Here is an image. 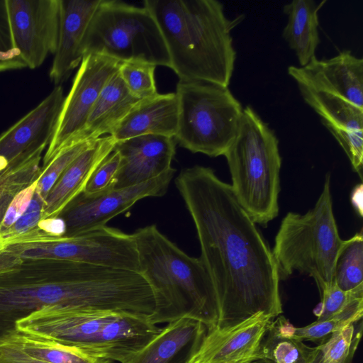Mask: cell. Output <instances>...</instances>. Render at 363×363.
Here are the masks:
<instances>
[{
    "instance_id": "cell-11",
    "label": "cell",
    "mask_w": 363,
    "mask_h": 363,
    "mask_svg": "<svg viewBox=\"0 0 363 363\" xmlns=\"http://www.w3.org/2000/svg\"><path fill=\"white\" fill-rule=\"evenodd\" d=\"M122 62L94 53L84 55L65 96L53 137L43 159L45 166L63 147L82 140V133L89 112L108 80L118 72Z\"/></svg>"
},
{
    "instance_id": "cell-22",
    "label": "cell",
    "mask_w": 363,
    "mask_h": 363,
    "mask_svg": "<svg viewBox=\"0 0 363 363\" xmlns=\"http://www.w3.org/2000/svg\"><path fill=\"white\" fill-rule=\"evenodd\" d=\"M326 0H294L284 6L287 16L282 36L298 58L300 67L306 65L315 57L320 43L318 12Z\"/></svg>"
},
{
    "instance_id": "cell-26",
    "label": "cell",
    "mask_w": 363,
    "mask_h": 363,
    "mask_svg": "<svg viewBox=\"0 0 363 363\" xmlns=\"http://www.w3.org/2000/svg\"><path fill=\"white\" fill-rule=\"evenodd\" d=\"M362 332V320L333 333L315 347L311 363H351Z\"/></svg>"
},
{
    "instance_id": "cell-17",
    "label": "cell",
    "mask_w": 363,
    "mask_h": 363,
    "mask_svg": "<svg viewBox=\"0 0 363 363\" xmlns=\"http://www.w3.org/2000/svg\"><path fill=\"white\" fill-rule=\"evenodd\" d=\"M101 0H60V15L57 45L50 70L56 85L65 82L79 66L84 43L91 21Z\"/></svg>"
},
{
    "instance_id": "cell-7",
    "label": "cell",
    "mask_w": 363,
    "mask_h": 363,
    "mask_svg": "<svg viewBox=\"0 0 363 363\" xmlns=\"http://www.w3.org/2000/svg\"><path fill=\"white\" fill-rule=\"evenodd\" d=\"M176 143L193 153L225 155L234 140L243 108L228 86L201 80H179Z\"/></svg>"
},
{
    "instance_id": "cell-12",
    "label": "cell",
    "mask_w": 363,
    "mask_h": 363,
    "mask_svg": "<svg viewBox=\"0 0 363 363\" xmlns=\"http://www.w3.org/2000/svg\"><path fill=\"white\" fill-rule=\"evenodd\" d=\"M176 169L172 167L160 176L106 194L88 196L80 194L71 201L60 215L65 226L64 236L80 235L104 226L115 216L129 209L146 197L164 195Z\"/></svg>"
},
{
    "instance_id": "cell-21",
    "label": "cell",
    "mask_w": 363,
    "mask_h": 363,
    "mask_svg": "<svg viewBox=\"0 0 363 363\" xmlns=\"http://www.w3.org/2000/svg\"><path fill=\"white\" fill-rule=\"evenodd\" d=\"M139 101L128 91L118 70L104 86L92 106L81 138L96 140L109 135Z\"/></svg>"
},
{
    "instance_id": "cell-33",
    "label": "cell",
    "mask_w": 363,
    "mask_h": 363,
    "mask_svg": "<svg viewBox=\"0 0 363 363\" xmlns=\"http://www.w3.org/2000/svg\"><path fill=\"white\" fill-rule=\"evenodd\" d=\"M43 208L44 199L35 191L28 208L0 238V244L12 240L34 228L43 218Z\"/></svg>"
},
{
    "instance_id": "cell-36",
    "label": "cell",
    "mask_w": 363,
    "mask_h": 363,
    "mask_svg": "<svg viewBox=\"0 0 363 363\" xmlns=\"http://www.w3.org/2000/svg\"><path fill=\"white\" fill-rule=\"evenodd\" d=\"M362 184L357 185L351 195V201L357 213L362 216Z\"/></svg>"
},
{
    "instance_id": "cell-6",
    "label": "cell",
    "mask_w": 363,
    "mask_h": 363,
    "mask_svg": "<svg viewBox=\"0 0 363 363\" xmlns=\"http://www.w3.org/2000/svg\"><path fill=\"white\" fill-rule=\"evenodd\" d=\"M333 211L330 174L313 208L289 212L282 219L272 250L279 281L297 272L312 277L320 293L334 283V269L343 243Z\"/></svg>"
},
{
    "instance_id": "cell-29",
    "label": "cell",
    "mask_w": 363,
    "mask_h": 363,
    "mask_svg": "<svg viewBox=\"0 0 363 363\" xmlns=\"http://www.w3.org/2000/svg\"><path fill=\"white\" fill-rule=\"evenodd\" d=\"M156 65L142 60L122 62L118 73L128 91L143 99L157 94L155 79Z\"/></svg>"
},
{
    "instance_id": "cell-31",
    "label": "cell",
    "mask_w": 363,
    "mask_h": 363,
    "mask_svg": "<svg viewBox=\"0 0 363 363\" xmlns=\"http://www.w3.org/2000/svg\"><path fill=\"white\" fill-rule=\"evenodd\" d=\"M26 67L13 43L6 0H0V72Z\"/></svg>"
},
{
    "instance_id": "cell-4",
    "label": "cell",
    "mask_w": 363,
    "mask_h": 363,
    "mask_svg": "<svg viewBox=\"0 0 363 363\" xmlns=\"http://www.w3.org/2000/svg\"><path fill=\"white\" fill-rule=\"evenodd\" d=\"M133 235L139 272L155 298V311L150 321L157 325L189 317L202 322L208 330L214 328L218 315L217 297L201 258L188 255L155 225Z\"/></svg>"
},
{
    "instance_id": "cell-30",
    "label": "cell",
    "mask_w": 363,
    "mask_h": 363,
    "mask_svg": "<svg viewBox=\"0 0 363 363\" xmlns=\"http://www.w3.org/2000/svg\"><path fill=\"white\" fill-rule=\"evenodd\" d=\"M120 164V155L113 150L94 171L82 194L94 196L114 189Z\"/></svg>"
},
{
    "instance_id": "cell-23",
    "label": "cell",
    "mask_w": 363,
    "mask_h": 363,
    "mask_svg": "<svg viewBox=\"0 0 363 363\" xmlns=\"http://www.w3.org/2000/svg\"><path fill=\"white\" fill-rule=\"evenodd\" d=\"M362 314L363 288H360L340 313L325 320H316L301 328L294 327L284 316H277L273 318V320L279 331L283 335L318 345L333 333L350 323L362 320Z\"/></svg>"
},
{
    "instance_id": "cell-2",
    "label": "cell",
    "mask_w": 363,
    "mask_h": 363,
    "mask_svg": "<svg viewBox=\"0 0 363 363\" xmlns=\"http://www.w3.org/2000/svg\"><path fill=\"white\" fill-rule=\"evenodd\" d=\"M123 296L121 276L115 268L56 259L26 262L0 274V338L43 308L114 313Z\"/></svg>"
},
{
    "instance_id": "cell-9",
    "label": "cell",
    "mask_w": 363,
    "mask_h": 363,
    "mask_svg": "<svg viewBox=\"0 0 363 363\" xmlns=\"http://www.w3.org/2000/svg\"><path fill=\"white\" fill-rule=\"evenodd\" d=\"M0 251L11 270L28 261L56 259L139 271L133 235L106 225L71 237L13 240Z\"/></svg>"
},
{
    "instance_id": "cell-24",
    "label": "cell",
    "mask_w": 363,
    "mask_h": 363,
    "mask_svg": "<svg viewBox=\"0 0 363 363\" xmlns=\"http://www.w3.org/2000/svg\"><path fill=\"white\" fill-rule=\"evenodd\" d=\"M0 340L35 359L47 363H98L101 360L76 348L16 328Z\"/></svg>"
},
{
    "instance_id": "cell-15",
    "label": "cell",
    "mask_w": 363,
    "mask_h": 363,
    "mask_svg": "<svg viewBox=\"0 0 363 363\" xmlns=\"http://www.w3.org/2000/svg\"><path fill=\"white\" fill-rule=\"evenodd\" d=\"M272 319L258 313L235 325L207 330L191 363H253Z\"/></svg>"
},
{
    "instance_id": "cell-3",
    "label": "cell",
    "mask_w": 363,
    "mask_h": 363,
    "mask_svg": "<svg viewBox=\"0 0 363 363\" xmlns=\"http://www.w3.org/2000/svg\"><path fill=\"white\" fill-rule=\"evenodd\" d=\"M143 6L160 28L179 80L228 86L236 60L231 32L244 15L228 18L216 0H145Z\"/></svg>"
},
{
    "instance_id": "cell-20",
    "label": "cell",
    "mask_w": 363,
    "mask_h": 363,
    "mask_svg": "<svg viewBox=\"0 0 363 363\" xmlns=\"http://www.w3.org/2000/svg\"><path fill=\"white\" fill-rule=\"evenodd\" d=\"M178 124L175 93L140 99L109 134L117 142L145 135L174 138Z\"/></svg>"
},
{
    "instance_id": "cell-18",
    "label": "cell",
    "mask_w": 363,
    "mask_h": 363,
    "mask_svg": "<svg viewBox=\"0 0 363 363\" xmlns=\"http://www.w3.org/2000/svg\"><path fill=\"white\" fill-rule=\"evenodd\" d=\"M207 330L202 322L189 317L168 323L125 363H191Z\"/></svg>"
},
{
    "instance_id": "cell-19",
    "label": "cell",
    "mask_w": 363,
    "mask_h": 363,
    "mask_svg": "<svg viewBox=\"0 0 363 363\" xmlns=\"http://www.w3.org/2000/svg\"><path fill=\"white\" fill-rule=\"evenodd\" d=\"M116 143L109 135L100 137L67 167L44 200L42 219L58 216L71 201L83 192L91 175L113 151Z\"/></svg>"
},
{
    "instance_id": "cell-34",
    "label": "cell",
    "mask_w": 363,
    "mask_h": 363,
    "mask_svg": "<svg viewBox=\"0 0 363 363\" xmlns=\"http://www.w3.org/2000/svg\"><path fill=\"white\" fill-rule=\"evenodd\" d=\"M36 184L37 179L13 198L0 225V238L25 212L33 198Z\"/></svg>"
},
{
    "instance_id": "cell-35",
    "label": "cell",
    "mask_w": 363,
    "mask_h": 363,
    "mask_svg": "<svg viewBox=\"0 0 363 363\" xmlns=\"http://www.w3.org/2000/svg\"><path fill=\"white\" fill-rule=\"evenodd\" d=\"M0 363H47L35 359L0 340ZM98 363H111L101 359Z\"/></svg>"
},
{
    "instance_id": "cell-14",
    "label": "cell",
    "mask_w": 363,
    "mask_h": 363,
    "mask_svg": "<svg viewBox=\"0 0 363 363\" xmlns=\"http://www.w3.org/2000/svg\"><path fill=\"white\" fill-rule=\"evenodd\" d=\"M64 100L62 87L56 86L37 106L0 135V169H6L48 147Z\"/></svg>"
},
{
    "instance_id": "cell-28",
    "label": "cell",
    "mask_w": 363,
    "mask_h": 363,
    "mask_svg": "<svg viewBox=\"0 0 363 363\" xmlns=\"http://www.w3.org/2000/svg\"><path fill=\"white\" fill-rule=\"evenodd\" d=\"M95 140H74L60 149L45 166H41L35 191L45 199L67 167Z\"/></svg>"
},
{
    "instance_id": "cell-1",
    "label": "cell",
    "mask_w": 363,
    "mask_h": 363,
    "mask_svg": "<svg viewBox=\"0 0 363 363\" xmlns=\"http://www.w3.org/2000/svg\"><path fill=\"white\" fill-rule=\"evenodd\" d=\"M175 183L216 291V326L235 325L258 313L279 316L283 310L272 251L230 185L200 165L182 169Z\"/></svg>"
},
{
    "instance_id": "cell-32",
    "label": "cell",
    "mask_w": 363,
    "mask_h": 363,
    "mask_svg": "<svg viewBox=\"0 0 363 363\" xmlns=\"http://www.w3.org/2000/svg\"><path fill=\"white\" fill-rule=\"evenodd\" d=\"M362 287L363 285L346 292L341 290L335 282L326 286L320 293V303L313 310L317 320H325L340 313L347 306L356 291Z\"/></svg>"
},
{
    "instance_id": "cell-16",
    "label": "cell",
    "mask_w": 363,
    "mask_h": 363,
    "mask_svg": "<svg viewBox=\"0 0 363 363\" xmlns=\"http://www.w3.org/2000/svg\"><path fill=\"white\" fill-rule=\"evenodd\" d=\"M174 138L145 135L117 142L113 150L121 157L114 189L155 179L172 168L176 153Z\"/></svg>"
},
{
    "instance_id": "cell-37",
    "label": "cell",
    "mask_w": 363,
    "mask_h": 363,
    "mask_svg": "<svg viewBox=\"0 0 363 363\" xmlns=\"http://www.w3.org/2000/svg\"><path fill=\"white\" fill-rule=\"evenodd\" d=\"M16 164H17L11 165L6 169H0V184L2 183L9 177V175L11 172L13 167Z\"/></svg>"
},
{
    "instance_id": "cell-27",
    "label": "cell",
    "mask_w": 363,
    "mask_h": 363,
    "mask_svg": "<svg viewBox=\"0 0 363 363\" xmlns=\"http://www.w3.org/2000/svg\"><path fill=\"white\" fill-rule=\"evenodd\" d=\"M334 282L341 290L346 292L363 285L362 230L343 241L335 261Z\"/></svg>"
},
{
    "instance_id": "cell-5",
    "label": "cell",
    "mask_w": 363,
    "mask_h": 363,
    "mask_svg": "<svg viewBox=\"0 0 363 363\" xmlns=\"http://www.w3.org/2000/svg\"><path fill=\"white\" fill-rule=\"evenodd\" d=\"M233 191L252 220L263 227L279 214L281 157L274 132L250 106L225 153Z\"/></svg>"
},
{
    "instance_id": "cell-8",
    "label": "cell",
    "mask_w": 363,
    "mask_h": 363,
    "mask_svg": "<svg viewBox=\"0 0 363 363\" xmlns=\"http://www.w3.org/2000/svg\"><path fill=\"white\" fill-rule=\"evenodd\" d=\"M83 52L170 67L166 44L150 11L117 0H101L88 28Z\"/></svg>"
},
{
    "instance_id": "cell-25",
    "label": "cell",
    "mask_w": 363,
    "mask_h": 363,
    "mask_svg": "<svg viewBox=\"0 0 363 363\" xmlns=\"http://www.w3.org/2000/svg\"><path fill=\"white\" fill-rule=\"evenodd\" d=\"M315 350V347L281 333L272 319L253 363H311Z\"/></svg>"
},
{
    "instance_id": "cell-10",
    "label": "cell",
    "mask_w": 363,
    "mask_h": 363,
    "mask_svg": "<svg viewBox=\"0 0 363 363\" xmlns=\"http://www.w3.org/2000/svg\"><path fill=\"white\" fill-rule=\"evenodd\" d=\"M297 86L304 101L320 116L362 179L363 84L333 76Z\"/></svg>"
},
{
    "instance_id": "cell-13",
    "label": "cell",
    "mask_w": 363,
    "mask_h": 363,
    "mask_svg": "<svg viewBox=\"0 0 363 363\" xmlns=\"http://www.w3.org/2000/svg\"><path fill=\"white\" fill-rule=\"evenodd\" d=\"M15 48L26 67L36 69L57 48L60 0H6Z\"/></svg>"
}]
</instances>
